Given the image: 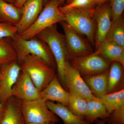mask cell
<instances>
[{
	"instance_id": "603a6c76",
	"label": "cell",
	"mask_w": 124,
	"mask_h": 124,
	"mask_svg": "<svg viewBox=\"0 0 124 124\" xmlns=\"http://www.w3.org/2000/svg\"><path fill=\"white\" fill-rule=\"evenodd\" d=\"M109 114L124 106V89L107 94L100 99Z\"/></svg>"
},
{
	"instance_id": "f1b7e54d",
	"label": "cell",
	"mask_w": 124,
	"mask_h": 124,
	"mask_svg": "<svg viewBox=\"0 0 124 124\" xmlns=\"http://www.w3.org/2000/svg\"><path fill=\"white\" fill-rule=\"evenodd\" d=\"M107 122L111 124H124V106L112 112Z\"/></svg>"
},
{
	"instance_id": "e0dca14e",
	"label": "cell",
	"mask_w": 124,
	"mask_h": 124,
	"mask_svg": "<svg viewBox=\"0 0 124 124\" xmlns=\"http://www.w3.org/2000/svg\"><path fill=\"white\" fill-rule=\"evenodd\" d=\"M48 108L62 120L63 124H93L85 118L79 117L72 113L67 107L60 103L46 101Z\"/></svg>"
},
{
	"instance_id": "3957f363",
	"label": "cell",
	"mask_w": 124,
	"mask_h": 124,
	"mask_svg": "<svg viewBox=\"0 0 124 124\" xmlns=\"http://www.w3.org/2000/svg\"><path fill=\"white\" fill-rule=\"evenodd\" d=\"M20 66L21 70L28 74L40 92L45 88L56 75L55 69L36 55H27Z\"/></svg>"
},
{
	"instance_id": "4dcf8cb0",
	"label": "cell",
	"mask_w": 124,
	"mask_h": 124,
	"mask_svg": "<svg viewBox=\"0 0 124 124\" xmlns=\"http://www.w3.org/2000/svg\"><path fill=\"white\" fill-rule=\"evenodd\" d=\"M5 109V105H3L0 103V122L2 120L4 116Z\"/></svg>"
},
{
	"instance_id": "ac0fdd59",
	"label": "cell",
	"mask_w": 124,
	"mask_h": 124,
	"mask_svg": "<svg viewBox=\"0 0 124 124\" xmlns=\"http://www.w3.org/2000/svg\"><path fill=\"white\" fill-rule=\"evenodd\" d=\"M108 70L103 73L92 76L83 77L94 95L100 99L108 93Z\"/></svg>"
},
{
	"instance_id": "6da1fadb",
	"label": "cell",
	"mask_w": 124,
	"mask_h": 124,
	"mask_svg": "<svg viewBox=\"0 0 124 124\" xmlns=\"http://www.w3.org/2000/svg\"><path fill=\"white\" fill-rule=\"evenodd\" d=\"M36 37L46 43L50 49L56 63L58 78L67 90L65 67L69 55L64 34L59 31L56 24L45 29Z\"/></svg>"
},
{
	"instance_id": "836d02e7",
	"label": "cell",
	"mask_w": 124,
	"mask_h": 124,
	"mask_svg": "<svg viewBox=\"0 0 124 124\" xmlns=\"http://www.w3.org/2000/svg\"><path fill=\"white\" fill-rule=\"evenodd\" d=\"M5 1H6L8 3H10V4H14L16 0H4Z\"/></svg>"
},
{
	"instance_id": "ba28073f",
	"label": "cell",
	"mask_w": 124,
	"mask_h": 124,
	"mask_svg": "<svg viewBox=\"0 0 124 124\" xmlns=\"http://www.w3.org/2000/svg\"><path fill=\"white\" fill-rule=\"evenodd\" d=\"M60 23L64 32L69 60L88 55L94 52L89 42L86 41L68 23L65 21Z\"/></svg>"
},
{
	"instance_id": "ffe728a7",
	"label": "cell",
	"mask_w": 124,
	"mask_h": 124,
	"mask_svg": "<svg viewBox=\"0 0 124 124\" xmlns=\"http://www.w3.org/2000/svg\"><path fill=\"white\" fill-rule=\"evenodd\" d=\"M124 66L119 62H111L108 69V93L120 90L123 82Z\"/></svg>"
},
{
	"instance_id": "5bb4252c",
	"label": "cell",
	"mask_w": 124,
	"mask_h": 124,
	"mask_svg": "<svg viewBox=\"0 0 124 124\" xmlns=\"http://www.w3.org/2000/svg\"><path fill=\"white\" fill-rule=\"evenodd\" d=\"M41 98L45 101L56 102L68 107L70 93L62 86L55 75L48 84L40 92Z\"/></svg>"
},
{
	"instance_id": "277c9868",
	"label": "cell",
	"mask_w": 124,
	"mask_h": 124,
	"mask_svg": "<svg viewBox=\"0 0 124 124\" xmlns=\"http://www.w3.org/2000/svg\"><path fill=\"white\" fill-rule=\"evenodd\" d=\"M59 7L58 0H49L33 24L19 34L20 37L25 39H29L47 28L65 21V16L60 12Z\"/></svg>"
},
{
	"instance_id": "83f0119b",
	"label": "cell",
	"mask_w": 124,
	"mask_h": 124,
	"mask_svg": "<svg viewBox=\"0 0 124 124\" xmlns=\"http://www.w3.org/2000/svg\"><path fill=\"white\" fill-rule=\"evenodd\" d=\"M17 33V31L15 25L0 21V39L6 38L12 39Z\"/></svg>"
},
{
	"instance_id": "d6a6232c",
	"label": "cell",
	"mask_w": 124,
	"mask_h": 124,
	"mask_svg": "<svg viewBox=\"0 0 124 124\" xmlns=\"http://www.w3.org/2000/svg\"><path fill=\"white\" fill-rule=\"evenodd\" d=\"M107 120H98L95 121L96 124H111L107 122Z\"/></svg>"
},
{
	"instance_id": "f546056e",
	"label": "cell",
	"mask_w": 124,
	"mask_h": 124,
	"mask_svg": "<svg viewBox=\"0 0 124 124\" xmlns=\"http://www.w3.org/2000/svg\"><path fill=\"white\" fill-rule=\"evenodd\" d=\"M27 0H16L14 5L17 8H22L23 6Z\"/></svg>"
},
{
	"instance_id": "9a60e30c",
	"label": "cell",
	"mask_w": 124,
	"mask_h": 124,
	"mask_svg": "<svg viewBox=\"0 0 124 124\" xmlns=\"http://www.w3.org/2000/svg\"><path fill=\"white\" fill-rule=\"evenodd\" d=\"M95 51L110 62H119L124 66V47L106 38Z\"/></svg>"
},
{
	"instance_id": "7402d4cb",
	"label": "cell",
	"mask_w": 124,
	"mask_h": 124,
	"mask_svg": "<svg viewBox=\"0 0 124 124\" xmlns=\"http://www.w3.org/2000/svg\"><path fill=\"white\" fill-rule=\"evenodd\" d=\"M15 48L11 38L0 39V68L3 65L17 61Z\"/></svg>"
},
{
	"instance_id": "8d00e7d4",
	"label": "cell",
	"mask_w": 124,
	"mask_h": 124,
	"mask_svg": "<svg viewBox=\"0 0 124 124\" xmlns=\"http://www.w3.org/2000/svg\"><path fill=\"white\" fill-rule=\"evenodd\" d=\"M49 0H44V5H45L49 1Z\"/></svg>"
},
{
	"instance_id": "4316f807",
	"label": "cell",
	"mask_w": 124,
	"mask_h": 124,
	"mask_svg": "<svg viewBox=\"0 0 124 124\" xmlns=\"http://www.w3.org/2000/svg\"><path fill=\"white\" fill-rule=\"evenodd\" d=\"M112 22L122 17L124 10V0H109Z\"/></svg>"
},
{
	"instance_id": "1f68e13d",
	"label": "cell",
	"mask_w": 124,
	"mask_h": 124,
	"mask_svg": "<svg viewBox=\"0 0 124 124\" xmlns=\"http://www.w3.org/2000/svg\"><path fill=\"white\" fill-rule=\"evenodd\" d=\"M95 5L101 4L109 1V0H93Z\"/></svg>"
},
{
	"instance_id": "2e32d148",
	"label": "cell",
	"mask_w": 124,
	"mask_h": 124,
	"mask_svg": "<svg viewBox=\"0 0 124 124\" xmlns=\"http://www.w3.org/2000/svg\"><path fill=\"white\" fill-rule=\"evenodd\" d=\"M0 124H26L20 105V100L10 98L5 104L4 114Z\"/></svg>"
},
{
	"instance_id": "8fae6325",
	"label": "cell",
	"mask_w": 124,
	"mask_h": 124,
	"mask_svg": "<svg viewBox=\"0 0 124 124\" xmlns=\"http://www.w3.org/2000/svg\"><path fill=\"white\" fill-rule=\"evenodd\" d=\"M93 16L96 25V50L106 39L112 23L109 1L96 5L93 10Z\"/></svg>"
},
{
	"instance_id": "30bf717a",
	"label": "cell",
	"mask_w": 124,
	"mask_h": 124,
	"mask_svg": "<svg viewBox=\"0 0 124 124\" xmlns=\"http://www.w3.org/2000/svg\"><path fill=\"white\" fill-rule=\"evenodd\" d=\"M65 69L67 91L80 95L87 100L97 98L93 94L80 73L68 60L66 62Z\"/></svg>"
},
{
	"instance_id": "7a4b0ae2",
	"label": "cell",
	"mask_w": 124,
	"mask_h": 124,
	"mask_svg": "<svg viewBox=\"0 0 124 124\" xmlns=\"http://www.w3.org/2000/svg\"><path fill=\"white\" fill-rule=\"evenodd\" d=\"M12 40L17 54V62L20 65L26 56L31 54L41 58L50 66L56 68L55 60L50 49L42 40L36 36L25 39L18 33Z\"/></svg>"
},
{
	"instance_id": "5b68a950",
	"label": "cell",
	"mask_w": 124,
	"mask_h": 124,
	"mask_svg": "<svg viewBox=\"0 0 124 124\" xmlns=\"http://www.w3.org/2000/svg\"><path fill=\"white\" fill-rule=\"evenodd\" d=\"M93 9H72L63 14L65 22L78 33L85 36L89 42L94 46L96 25L93 16Z\"/></svg>"
},
{
	"instance_id": "d590c367",
	"label": "cell",
	"mask_w": 124,
	"mask_h": 124,
	"mask_svg": "<svg viewBox=\"0 0 124 124\" xmlns=\"http://www.w3.org/2000/svg\"><path fill=\"white\" fill-rule=\"evenodd\" d=\"M55 124L53 123V122H50V123H41V124Z\"/></svg>"
},
{
	"instance_id": "44dd1931",
	"label": "cell",
	"mask_w": 124,
	"mask_h": 124,
	"mask_svg": "<svg viewBox=\"0 0 124 124\" xmlns=\"http://www.w3.org/2000/svg\"><path fill=\"white\" fill-rule=\"evenodd\" d=\"M22 15V8H17L13 4L4 0H0V22L9 23L16 26L20 21Z\"/></svg>"
},
{
	"instance_id": "4fadbf2b",
	"label": "cell",
	"mask_w": 124,
	"mask_h": 124,
	"mask_svg": "<svg viewBox=\"0 0 124 124\" xmlns=\"http://www.w3.org/2000/svg\"><path fill=\"white\" fill-rule=\"evenodd\" d=\"M44 0H27L22 8L20 21L16 25L18 34H21L31 26L43 9Z\"/></svg>"
},
{
	"instance_id": "9c48e42d",
	"label": "cell",
	"mask_w": 124,
	"mask_h": 124,
	"mask_svg": "<svg viewBox=\"0 0 124 124\" xmlns=\"http://www.w3.org/2000/svg\"><path fill=\"white\" fill-rule=\"evenodd\" d=\"M21 71L17 61L5 64L0 68V103L5 105L12 97V88Z\"/></svg>"
},
{
	"instance_id": "8992f818",
	"label": "cell",
	"mask_w": 124,
	"mask_h": 124,
	"mask_svg": "<svg viewBox=\"0 0 124 124\" xmlns=\"http://www.w3.org/2000/svg\"><path fill=\"white\" fill-rule=\"evenodd\" d=\"M23 116L26 124L58 123L59 117L47 107L41 98L29 101H20Z\"/></svg>"
},
{
	"instance_id": "d6986e66",
	"label": "cell",
	"mask_w": 124,
	"mask_h": 124,
	"mask_svg": "<svg viewBox=\"0 0 124 124\" xmlns=\"http://www.w3.org/2000/svg\"><path fill=\"white\" fill-rule=\"evenodd\" d=\"M110 114L100 99L97 98L87 100V108L85 119L93 124L97 120L108 119Z\"/></svg>"
},
{
	"instance_id": "484cf974",
	"label": "cell",
	"mask_w": 124,
	"mask_h": 124,
	"mask_svg": "<svg viewBox=\"0 0 124 124\" xmlns=\"http://www.w3.org/2000/svg\"><path fill=\"white\" fill-rule=\"evenodd\" d=\"M66 4L59 7L60 12L63 14L65 11L72 9L93 10L96 5L93 0H67Z\"/></svg>"
},
{
	"instance_id": "52a82bcc",
	"label": "cell",
	"mask_w": 124,
	"mask_h": 124,
	"mask_svg": "<svg viewBox=\"0 0 124 124\" xmlns=\"http://www.w3.org/2000/svg\"><path fill=\"white\" fill-rule=\"evenodd\" d=\"M68 61L83 77L104 72L108 70L111 63L96 51L88 55L71 59Z\"/></svg>"
},
{
	"instance_id": "d4e9b609",
	"label": "cell",
	"mask_w": 124,
	"mask_h": 124,
	"mask_svg": "<svg viewBox=\"0 0 124 124\" xmlns=\"http://www.w3.org/2000/svg\"><path fill=\"white\" fill-rule=\"evenodd\" d=\"M70 93L68 108L76 115L85 119L87 111V100L80 95Z\"/></svg>"
},
{
	"instance_id": "e575fe53",
	"label": "cell",
	"mask_w": 124,
	"mask_h": 124,
	"mask_svg": "<svg viewBox=\"0 0 124 124\" xmlns=\"http://www.w3.org/2000/svg\"><path fill=\"white\" fill-rule=\"evenodd\" d=\"M67 0H58L59 3V6L61 5L62 4H63V3L66 1Z\"/></svg>"
},
{
	"instance_id": "cb8c5ba5",
	"label": "cell",
	"mask_w": 124,
	"mask_h": 124,
	"mask_svg": "<svg viewBox=\"0 0 124 124\" xmlns=\"http://www.w3.org/2000/svg\"><path fill=\"white\" fill-rule=\"evenodd\" d=\"M106 38L124 48V22L123 17L112 22Z\"/></svg>"
},
{
	"instance_id": "7c38bea8",
	"label": "cell",
	"mask_w": 124,
	"mask_h": 124,
	"mask_svg": "<svg viewBox=\"0 0 124 124\" xmlns=\"http://www.w3.org/2000/svg\"><path fill=\"white\" fill-rule=\"evenodd\" d=\"M40 92L28 74L21 70L12 88V96L20 101H31L41 98Z\"/></svg>"
}]
</instances>
